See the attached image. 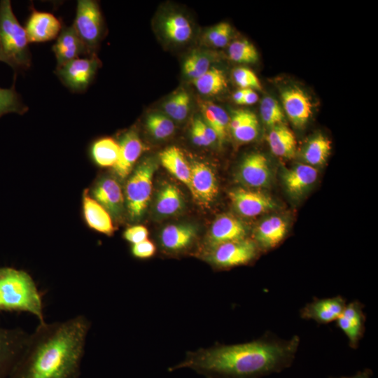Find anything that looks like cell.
Segmentation results:
<instances>
[{
  "label": "cell",
  "instance_id": "cell-34",
  "mask_svg": "<svg viewBox=\"0 0 378 378\" xmlns=\"http://www.w3.org/2000/svg\"><path fill=\"white\" fill-rule=\"evenodd\" d=\"M228 55L231 60L237 63L253 64L258 60L255 47L246 39L233 41L229 46Z\"/></svg>",
  "mask_w": 378,
  "mask_h": 378
},
{
  "label": "cell",
  "instance_id": "cell-23",
  "mask_svg": "<svg viewBox=\"0 0 378 378\" xmlns=\"http://www.w3.org/2000/svg\"><path fill=\"white\" fill-rule=\"evenodd\" d=\"M83 214L87 224L93 230L111 235L114 227L110 214L87 192L83 195Z\"/></svg>",
  "mask_w": 378,
  "mask_h": 378
},
{
  "label": "cell",
  "instance_id": "cell-10",
  "mask_svg": "<svg viewBox=\"0 0 378 378\" xmlns=\"http://www.w3.org/2000/svg\"><path fill=\"white\" fill-rule=\"evenodd\" d=\"M188 188L199 204L210 205L218 194L217 181L213 170L204 162H193L190 165Z\"/></svg>",
  "mask_w": 378,
  "mask_h": 378
},
{
  "label": "cell",
  "instance_id": "cell-26",
  "mask_svg": "<svg viewBox=\"0 0 378 378\" xmlns=\"http://www.w3.org/2000/svg\"><path fill=\"white\" fill-rule=\"evenodd\" d=\"M267 140L274 155L284 158H290L295 155L296 150L295 135L283 124L272 127Z\"/></svg>",
  "mask_w": 378,
  "mask_h": 378
},
{
  "label": "cell",
  "instance_id": "cell-28",
  "mask_svg": "<svg viewBox=\"0 0 378 378\" xmlns=\"http://www.w3.org/2000/svg\"><path fill=\"white\" fill-rule=\"evenodd\" d=\"M204 121L215 132L217 139L222 144L226 139L229 128L230 118L220 106L211 102L200 104Z\"/></svg>",
  "mask_w": 378,
  "mask_h": 378
},
{
  "label": "cell",
  "instance_id": "cell-30",
  "mask_svg": "<svg viewBox=\"0 0 378 378\" xmlns=\"http://www.w3.org/2000/svg\"><path fill=\"white\" fill-rule=\"evenodd\" d=\"M162 27L166 38L174 43H185L192 36V29L190 22L180 13H172L166 17Z\"/></svg>",
  "mask_w": 378,
  "mask_h": 378
},
{
  "label": "cell",
  "instance_id": "cell-24",
  "mask_svg": "<svg viewBox=\"0 0 378 378\" xmlns=\"http://www.w3.org/2000/svg\"><path fill=\"white\" fill-rule=\"evenodd\" d=\"M287 232L286 221L279 216H272L265 219L256 229L255 237L257 243L265 249H271L278 246Z\"/></svg>",
  "mask_w": 378,
  "mask_h": 378
},
{
  "label": "cell",
  "instance_id": "cell-47",
  "mask_svg": "<svg viewBox=\"0 0 378 378\" xmlns=\"http://www.w3.org/2000/svg\"><path fill=\"white\" fill-rule=\"evenodd\" d=\"M246 91V89H239L234 93L232 98H233L234 102L236 104H241V102L243 100Z\"/></svg>",
  "mask_w": 378,
  "mask_h": 378
},
{
  "label": "cell",
  "instance_id": "cell-44",
  "mask_svg": "<svg viewBox=\"0 0 378 378\" xmlns=\"http://www.w3.org/2000/svg\"><path fill=\"white\" fill-rule=\"evenodd\" d=\"M192 124L198 129L209 145L218 140L215 132L202 119L197 118L193 120Z\"/></svg>",
  "mask_w": 378,
  "mask_h": 378
},
{
  "label": "cell",
  "instance_id": "cell-20",
  "mask_svg": "<svg viewBox=\"0 0 378 378\" xmlns=\"http://www.w3.org/2000/svg\"><path fill=\"white\" fill-rule=\"evenodd\" d=\"M52 50L57 59V67L78 58L80 55L84 53L88 55L85 46L73 24L62 27Z\"/></svg>",
  "mask_w": 378,
  "mask_h": 378
},
{
  "label": "cell",
  "instance_id": "cell-3",
  "mask_svg": "<svg viewBox=\"0 0 378 378\" xmlns=\"http://www.w3.org/2000/svg\"><path fill=\"white\" fill-rule=\"evenodd\" d=\"M0 311L27 312L46 321L41 293L27 272L0 267Z\"/></svg>",
  "mask_w": 378,
  "mask_h": 378
},
{
  "label": "cell",
  "instance_id": "cell-14",
  "mask_svg": "<svg viewBox=\"0 0 378 378\" xmlns=\"http://www.w3.org/2000/svg\"><path fill=\"white\" fill-rule=\"evenodd\" d=\"M29 43L51 41L59 36L62 27L54 15L34 10L29 17L24 28Z\"/></svg>",
  "mask_w": 378,
  "mask_h": 378
},
{
  "label": "cell",
  "instance_id": "cell-22",
  "mask_svg": "<svg viewBox=\"0 0 378 378\" xmlns=\"http://www.w3.org/2000/svg\"><path fill=\"white\" fill-rule=\"evenodd\" d=\"M317 169L307 164H298L285 171L283 180L287 191L293 196L302 195L316 181Z\"/></svg>",
  "mask_w": 378,
  "mask_h": 378
},
{
  "label": "cell",
  "instance_id": "cell-29",
  "mask_svg": "<svg viewBox=\"0 0 378 378\" xmlns=\"http://www.w3.org/2000/svg\"><path fill=\"white\" fill-rule=\"evenodd\" d=\"M183 205V197L179 189L174 185L166 184L158 193L155 208L159 215L168 216L179 211Z\"/></svg>",
  "mask_w": 378,
  "mask_h": 378
},
{
  "label": "cell",
  "instance_id": "cell-9",
  "mask_svg": "<svg viewBox=\"0 0 378 378\" xmlns=\"http://www.w3.org/2000/svg\"><path fill=\"white\" fill-rule=\"evenodd\" d=\"M29 335V333L19 327H0V378L9 377Z\"/></svg>",
  "mask_w": 378,
  "mask_h": 378
},
{
  "label": "cell",
  "instance_id": "cell-6",
  "mask_svg": "<svg viewBox=\"0 0 378 378\" xmlns=\"http://www.w3.org/2000/svg\"><path fill=\"white\" fill-rule=\"evenodd\" d=\"M73 26L83 43L89 56L94 55L102 34L103 22L98 4L92 0H79Z\"/></svg>",
  "mask_w": 378,
  "mask_h": 378
},
{
  "label": "cell",
  "instance_id": "cell-15",
  "mask_svg": "<svg viewBox=\"0 0 378 378\" xmlns=\"http://www.w3.org/2000/svg\"><path fill=\"white\" fill-rule=\"evenodd\" d=\"M284 110L297 127H303L312 113V105L306 93L298 88H288L281 94Z\"/></svg>",
  "mask_w": 378,
  "mask_h": 378
},
{
  "label": "cell",
  "instance_id": "cell-32",
  "mask_svg": "<svg viewBox=\"0 0 378 378\" xmlns=\"http://www.w3.org/2000/svg\"><path fill=\"white\" fill-rule=\"evenodd\" d=\"M330 150V141L322 134H318L304 146L302 158L305 164L312 167L321 165L326 161Z\"/></svg>",
  "mask_w": 378,
  "mask_h": 378
},
{
  "label": "cell",
  "instance_id": "cell-13",
  "mask_svg": "<svg viewBox=\"0 0 378 378\" xmlns=\"http://www.w3.org/2000/svg\"><path fill=\"white\" fill-rule=\"evenodd\" d=\"M229 197L236 211L247 217L260 215L275 207L271 197L257 191L237 188L230 191Z\"/></svg>",
  "mask_w": 378,
  "mask_h": 378
},
{
  "label": "cell",
  "instance_id": "cell-46",
  "mask_svg": "<svg viewBox=\"0 0 378 378\" xmlns=\"http://www.w3.org/2000/svg\"><path fill=\"white\" fill-rule=\"evenodd\" d=\"M372 372L369 369H365L363 371L357 372L356 374L350 377H331V378H371Z\"/></svg>",
  "mask_w": 378,
  "mask_h": 378
},
{
  "label": "cell",
  "instance_id": "cell-7",
  "mask_svg": "<svg viewBox=\"0 0 378 378\" xmlns=\"http://www.w3.org/2000/svg\"><path fill=\"white\" fill-rule=\"evenodd\" d=\"M209 250L208 260L219 268L246 265L258 255L257 244L247 239L224 243Z\"/></svg>",
  "mask_w": 378,
  "mask_h": 378
},
{
  "label": "cell",
  "instance_id": "cell-31",
  "mask_svg": "<svg viewBox=\"0 0 378 378\" xmlns=\"http://www.w3.org/2000/svg\"><path fill=\"white\" fill-rule=\"evenodd\" d=\"M197 91L204 95L213 96L223 92L227 88L224 72L218 68H210L205 74L192 80Z\"/></svg>",
  "mask_w": 378,
  "mask_h": 378
},
{
  "label": "cell",
  "instance_id": "cell-25",
  "mask_svg": "<svg viewBox=\"0 0 378 378\" xmlns=\"http://www.w3.org/2000/svg\"><path fill=\"white\" fill-rule=\"evenodd\" d=\"M258 121L255 114L248 110H236L230 118L229 129L239 141L249 142L258 134Z\"/></svg>",
  "mask_w": 378,
  "mask_h": 378
},
{
  "label": "cell",
  "instance_id": "cell-42",
  "mask_svg": "<svg viewBox=\"0 0 378 378\" xmlns=\"http://www.w3.org/2000/svg\"><path fill=\"white\" fill-rule=\"evenodd\" d=\"M154 244L148 239L133 244L131 248L132 254L137 258L146 259L152 257L155 253Z\"/></svg>",
  "mask_w": 378,
  "mask_h": 378
},
{
  "label": "cell",
  "instance_id": "cell-16",
  "mask_svg": "<svg viewBox=\"0 0 378 378\" xmlns=\"http://www.w3.org/2000/svg\"><path fill=\"white\" fill-rule=\"evenodd\" d=\"M238 177L246 186L260 188L267 186L271 180L272 173L266 157L258 153H251L241 162Z\"/></svg>",
  "mask_w": 378,
  "mask_h": 378
},
{
  "label": "cell",
  "instance_id": "cell-39",
  "mask_svg": "<svg viewBox=\"0 0 378 378\" xmlns=\"http://www.w3.org/2000/svg\"><path fill=\"white\" fill-rule=\"evenodd\" d=\"M232 29L227 22H220L207 29L204 35V42L213 47L226 46L231 38Z\"/></svg>",
  "mask_w": 378,
  "mask_h": 378
},
{
  "label": "cell",
  "instance_id": "cell-18",
  "mask_svg": "<svg viewBox=\"0 0 378 378\" xmlns=\"http://www.w3.org/2000/svg\"><path fill=\"white\" fill-rule=\"evenodd\" d=\"M94 199L113 217L120 216L124 208V196L118 181L111 176L101 178L92 190Z\"/></svg>",
  "mask_w": 378,
  "mask_h": 378
},
{
  "label": "cell",
  "instance_id": "cell-4",
  "mask_svg": "<svg viewBox=\"0 0 378 378\" xmlns=\"http://www.w3.org/2000/svg\"><path fill=\"white\" fill-rule=\"evenodd\" d=\"M29 41L25 29L14 15L10 1H0V49L4 62L13 69L30 66Z\"/></svg>",
  "mask_w": 378,
  "mask_h": 378
},
{
  "label": "cell",
  "instance_id": "cell-21",
  "mask_svg": "<svg viewBox=\"0 0 378 378\" xmlns=\"http://www.w3.org/2000/svg\"><path fill=\"white\" fill-rule=\"evenodd\" d=\"M195 235V228L190 225H170L162 230L160 244L167 252H181L192 244Z\"/></svg>",
  "mask_w": 378,
  "mask_h": 378
},
{
  "label": "cell",
  "instance_id": "cell-48",
  "mask_svg": "<svg viewBox=\"0 0 378 378\" xmlns=\"http://www.w3.org/2000/svg\"><path fill=\"white\" fill-rule=\"evenodd\" d=\"M0 61L4 62V59L0 49Z\"/></svg>",
  "mask_w": 378,
  "mask_h": 378
},
{
  "label": "cell",
  "instance_id": "cell-11",
  "mask_svg": "<svg viewBox=\"0 0 378 378\" xmlns=\"http://www.w3.org/2000/svg\"><path fill=\"white\" fill-rule=\"evenodd\" d=\"M364 305L358 300L346 303L340 316L335 321L337 326L344 333L352 349L358 348L365 330L366 316Z\"/></svg>",
  "mask_w": 378,
  "mask_h": 378
},
{
  "label": "cell",
  "instance_id": "cell-41",
  "mask_svg": "<svg viewBox=\"0 0 378 378\" xmlns=\"http://www.w3.org/2000/svg\"><path fill=\"white\" fill-rule=\"evenodd\" d=\"M232 77L241 89L261 90L260 82L255 74L246 67H237L233 70Z\"/></svg>",
  "mask_w": 378,
  "mask_h": 378
},
{
  "label": "cell",
  "instance_id": "cell-38",
  "mask_svg": "<svg viewBox=\"0 0 378 378\" xmlns=\"http://www.w3.org/2000/svg\"><path fill=\"white\" fill-rule=\"evenodd\" d=\"M209 69V57L201 52L191 53L183 62L184 74L191 80L202 76Z\"/></svg>",
  "mask_w": 378,
  "mask_h": 378
},
{
  "label": "cell",
  "instance_id": "cell-12",
  "mask_svg": "<svg viewBox=\"0 0 378 378\" xmlns=\"http://www.w3.org/2000/svg\"><path fill=\"white\" fill-rule=\"evenodd\" d=\"M346 304L341 295L331 298L313 299L300 311L302 319L313 320L318 324H328L335 321Z\"/></svg>",
  "mask_w": 378,
  "mask_h": 378
},
{
  "label": "cell",
  "instance_id": "cell-27",
  "mask_svg": "<svg viewBox=\"0 0 378 378\" xmlns=\"http://www.w3.org/2000/svg\"><path fill=\"white\" fill-rule=\"evenodd\" d=\"M162 165L188 187L190 178V166L183 152L176 146H170L160 153Z\"/></svg>",
  "mask_w": 378,
  "mask_h": 378
},
{
  "label": "cell",
  "instance_id": "cell-5",
  "mask_svg": "<svg viewBox=\"0 0 378 378\" xmlns=\"http://www.w3.org/2000/svg\"><path fill=\"white\" fill-rule=\"evenodd\" d=\"M156 169L151 159L142 161L127 180L125 198L128 214L132 220H137L144 214L153 188V177Z\"/></svg>",
  "mask_w": 378,
  "mask_h": 378
},
{
  "label": "cell",
  "instance_id": "cell-37",
  "mask_svg": "<svg viewBox=\"0 0 378 378\" xmlns=\"http://www.w3.org/2000/svg\"><path fill=\"white\" fill-rule=\"evenodd\" d=\"M260 113L264 123L271 127L282 124L284 120V114L279 102L270 96L262 99Z\"/></svg>",
  "mask_w": 378,
  "mask_h": 378
},
{
  "label": "cell",
  "instance_id": "cell-1",
  "mask_svg": "<svg viewBox=\"0 0 378 378\" xmlns=\"http://www.w3.org/2000/svg\"><path fill=\"white\" fill-rule=\"evenodd\" d=\"M300 342L298 335L283 340L267 332L251 342L190 351L168 370L188 368L207 378H261L289 368Z\"/></svg>",
  "mask_w": 378,
  "mask_h": 378
},
{
  "label": "cell",
  "instance_id": "cell-17",
  "mask_svg": "<svg viewBox=\"0 0 378 378\" xmlns=\"http://www.w3.org/2000/svg\"><path fill=\"white\" fill-rule=\"evenodd\" d=\"M243 223L230 215H222L214 221L207 237L209 249L230 241L246 239Z\"/></svg>",
  "mask_w": 378,
  "mask_h": 378
},
{
  "label": "cell",
  "instance_id": "cell-36",
  "mask_svg": "<svg viewBox=\"0 0 378 378\" xmlns=\"http://www.w3.org/2000/svg\"><path fill=\"white\" fill-rule=\"evenodd\" d=\"M146 124L151 135L157 139L167 138L175 130L174 122L168 116L159 113L149 114Z\"/></svg>",
  "mask_w": 378,
  "mask_h": 378
},
{
  "label": "cell",
  "instance_id": "cell-45",
  "mask_svg": "<svg viewBox=\"0 0 378 378\" xmlns=\"http://www.w3.org/2000/svg\"><path fill=\"white\" fill-rule=\"evenodd\" d=\"M258 99V95L255 90L246 89L244 97L241 104L251 105L255 104Z\"/></svg>",
  "mask_w": 378,
  "mask_h": 378
},
{
  "label": "cell",
  "instance_id": "cell-33",
  "mask_svg": "<svg viewBox=\"0 0 378 378\" xmlns=\"http://www.w3.org/2000/svg\"><path fill=\"white\" fill-rule=\"evenodd\" d=\"M120 147L113 139L106 137L97 140L92 147L95 162L104 167H113L119 156Z\"/></svg>",
  "mask_w": 378,
  "mask_h": 378
},
{
  "label": "cell",
  "instance_id": "cell-19",
  "mask_svg": "<svg viewBox=\"0 0 378 378\" xmlns=\"http://www.w3.org/2000/svg\"><path fill=\"white\" fill-rule=\"evenodd\" d=\"M118 144L119 156L113 167L119 177L125 178L131 172L144 147L137 132L133 129L122 134Z\"/></svg>",
  "mask_w": 378,
  "mask_h": 378
},
{
  "label": "cell",
  "instance_id": "cell-43",
  "mask_svg": "<svg viewBox=\"0 0 378 378\" xmlns=\"http://www.w3.org/2000/svg\"><path fill=\"white\" fill-rule=\"evenodd\" d=\"M148 231L146 227L143 225H134L127 229L123 237L125 240L132 244L141 242L147 239Z\"/></svg>",
  "mask_w": 378,
  "mask_h": 378
},
{
  "label": "cell",
  "instance_id": "cell-2",
  "mask_svg": "<svg viewBox=\"0 0 378 378\" xmlns=\"http://www.w3.org/2000/svg\"><path fill=\"white\" fill-rule=\"evenodd\" d=\"M90 327L83 314L38 323L8 378H79Z\"/></svg>",
  "mask_w": 378,
  "mask_h": 378
},
{
  "label": "cell",
  "instance_id": "cell-8",
  "mask_svg": "<svg viewBox=\"0 0 378 378\" xmlns=\"http://www.w3.org/2000/svg\"><path fill=\"white\" fill-rule=\"evenodd\" d=\"M99 61L94 55L74 59L57 67V74L64 84L74 91L85 90L92 80Z\"/></svg>",
  "mask_w": 378,
  "mask_h": 378
},
{
  "label": "cell",
  "instance_id": "cell-35",
  "mask_svg": "<svg viewBox=\"0 0 378 378\" xmlns=\"http://www.w3.org/2000/svg\"><path fill=\"white\" fill-rule=\"evenodd\" d=\"M190 98L186 91H180L167 99L163 104L164 112L172 119L182 121L186 119L190 109Z\"/></svg>",
  "mask_w": 378,
  "mask_h": 378
},
{
  "label": "cell",
  "instance_id": "cell-40",
  "mask_svg": "<svg viewBox=\"0 0 378 378\" xmlns=\"http://www.w3.org/2000/svg\"><path fill=\"white\" fill-rule=\"evenodd\" d=\"M26 110L13 88H0V116L8 113H22Z\"/></svg>",
  "mask_w": 378,
  "mask_h": 378
}]
</instances>
